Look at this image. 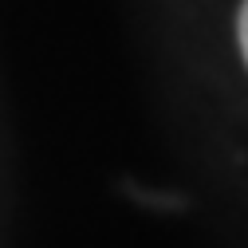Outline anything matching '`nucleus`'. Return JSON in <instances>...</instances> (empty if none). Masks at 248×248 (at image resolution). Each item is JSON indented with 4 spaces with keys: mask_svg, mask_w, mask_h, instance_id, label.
Segmentation results:
<instances>
[{
    "mask_svg": "<svg viewBox=\"0 0 248 248\" xmlns=\"http://www.w3.org/2000/svg\"><path fill=\"white\" fill-rule=\"evenodd\" d=\"M236 32H240V51L248 59V0H244V8H240V24H236Z\"/></svg>",
    "mask_w": 248,
    "mask_h": 248,
    "instance_id": "1",
    "label": "nucleus"
}]
</instances>
